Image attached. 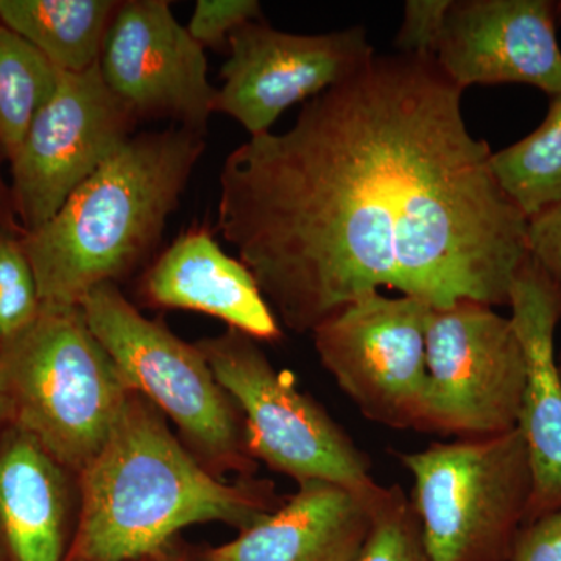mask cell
I'll return each mask as SVG.
<instances>
[{
  "label": "cell",
  "instance_id": "6da1fadb",
  "mask_svg": "<svg viewBox=\"0 0 561 561\" xmlns=\"http://www.w3.org/2000/svg\"><path fill=\"white\" fill-rule=\"evenodd\" d=\"M434 58L373 57L251 136L220 172L217 231L289 330L382 287L431 308L508 306L529 219L491 171Z\"/></svg>",
  "mask_w": 561,
  "mask_h": 561
},
{
  "label": "cell",
  "instance_id": "7a4b0ae2",
  "mask_svg": "<svg viewBox=\"0 0 561 561\" xmlns=\"http://www.w3.org/2000/svg\"><path fill=\"white\" fill-rule=\"evenodd\" d=\"M79 479V523L65 561H146L184 527L219 522L242 531L284 502L264 483L221 482L135 391Z\"/></svg>",
  "mask_w": 561,
  "mask_h": 561
},
{
  "label": "cell",
  "instance_id": "3957f363",
  "mask_svg": "<svg viewBox=\"0 0 561 561\" xmlns=\"http://www.w3.org/2000/svg\"><path fill=\"white\" fill-rule=\"evenodd\" d=\"M205 149V136L175 125L133 135L49 221L24 232L41 306L79 308L150 260Z\"/></svg>",
  "mask_w": 561,
  "mask_h": 561
},
{
  "label": "cell",
  "instance_id": "277c9868",
  "mask_svg": "<svg viewBox=\"0 0 561 561\" xmlns=\"http://www.w3.org/2000/svg\"><path fill=\"white\" fill-rule=\"evenodd\" d=\"M0 393L11 426L80 474L105 445L131 390L80 308L41 306L33 323L0 345Z\"/></svg>",
  "mask_w": 561,
  "mask_h": 561
},
{
  "label": "cell",
  "instance_id": "5b68a950",
  "mask_svg": "<svg viewBox=\"0 0 561 561\" xmlns=\"http://www.w3.org/2000/svg\"><path fill=\"white\" fill-rule=\"evenodd\" d=\"M79 308L128 389L176 424L190 451L213 474L253 471L242 413L197 345L147 319L114 283L92 289Z\"/></svg>",
  "mask_w": 561,
  "mask_h": 561
},
{
  "label": "cell",
  "instance_id": "8992f818",
  "mask_svg": "<svg viewBox=\"0 0 561 561\" xmlns=\"http://www.w3.org/2000/svg\"><path fill=\"white\" fill-rule=\"evenodd\" d=\"M431 561H511L531 500L522 431L398 454Z\"/></svg>",
  "mask_w": 561,
  "mask_h": 561
},
{
  "label": "cell",
  "instance_id": "52a82bcc",
  "mask_svg": "<svg viewBox=\"0 0 561 561\" xmlns=\"http://www.w3.org/2000/svg\"><path fill=\"white\" fill-rule=\"evenodd\" d=\"M254 339L228 328L198 342L214 378L242 413L247 443L260 459L298 483L327 481L375 496L383 489L367 456L330 413L275 370Z\"/></svg>",
  "mask_w": 561,
  "mask_h": 561
},
{
  "label": "cell",
  "instance_id": "ba28073f",
  "mask_svg": "<svg viewBox=\"0 0 561 561\" xmlns=\"http://www.w3.org/2000/svg\"><path fill=\"white\" fill-rule=\"evenodd\" d=\"M420 432L482 438L518 427L526 356L511 317L483 302L432 308Z\"/></svg>",
  "mask_w": 561,
  "mask_h": 561
},
{
  "label": "cell",
  "instance_id": "9c48e42d",
  "mask_svg": "<svg viewBox=\"0 0 561 561\" xmlns=\"http://www.w3.org/2000/svg\"><path fill=\"white\" fill-rule=\"evenodd\" d=\"M431 311L420 298L371 291L313 328L321 364L368 420L421 430Z\"/></svg>",
  "mask_w": 561,
  "mask_h": 561
},
{
  "label": "cell",
  "instance_id": "30bf717a",
  "mask_svg": "<svg viewBox=\"0 0 561 561\" xmlns=\"http://www.w3.org/2000/svg\"><path fill=\"white\" fill-rule=\"evenodd\" d=\"M138 124L106 87L99 65L81 73L61 72L57 91L9 162L11 202L21 230L32 232L49 221L135 135Z\"/></svg>",
  "mask_w": 561,
  "mask_h": 561
},
{
  "label": "cell",
  "instance_id": "8fae6325",
  "mask_svg": "<svg viewBox=\"0 0 561 561\" xmlns=\"http://www.w3.org/2000/svg\"><path fill=\"white\" fill-rule=\"evenodd\" d=\"M216 113L251 136L271 131L284 111L356 76L375 57L364 27L298 35L250 22L231 36Z\"/></svg>",
  "mask_w": 561,
  "mask_h": 561
},
{
  "label": "cell",
  "instance_id": "7c38bea8",
  "mask_svg": "<svg viewBox=\"0 0 561 561\" xmlns=\"http://www.w3.org/2000/svg\"><path fill=\"white\" fill-rule=\"evenodd\" d=\"M110 91L136 119H171L205 136L216 113L205 49L168 0H127L114 14L99 60Z\"/></svg>",
  "mask_w": 561,
  "mask_h": 561
},
{
  "label": "cell",
  "instance_id": "4fadbf2b",
  "mask_svg": "<svg viewBox=\"0 0 561 561\" xmlns=\"http://www.w3.org/2000/svg\"><path fill=\"white\" fill-rule=\"evenodd\" d=\"M551 0H453L434 60L461 90L519 83L561 92Z\"/></svg>",
  "mask_w": 561,
  "mask_h": 561
},
{
  "label": "cell",
  "instance_id": "5bb4252c",
  "mask_svg": "<svg viewBox=\"0 0 561 561\" xmlns=\"http://www.w3.org/2000/svg\"><path fill=\"white\" fill-rule=\"evenodd\" d=\"M508 306L527 365L518 430L530 461V523L561 511V371L553 343L561 287L529 256L513 279Z\"/></svg>",
  "mask_w": 561,
  "mask_h": 561
},
{
  "label": "cell",
  "instance_id": "9a60e30c",
  "mask_svg": "<svg viewBox=\"0 0 561 561\" xmlns=\"http://www.w3.org/2000/svg\"><path fill=\"white\" fill-rule=\"evenodd\" d=\"M375 496L327 481L298 483L297 493L202 561H354L370 534Z\"/></svg>",
  "mask_w": 561,
  "mask_h": 561
},
{
  "label": "cell",
  "instance_id": "2e32d148",
  "mask_svg": "<svg viewBox=\"0 0 561 561\" xmlns=\"http://www.w3.org/2000/svg\"><path fill=\"white\" fill-rule=\"evenodd\" d=\"M140 295L154 308L183 309L225 321L257 342L278 341V317L241 260L228 256L213 231L181 232L140 279Z\"/></svg>",
  "mask_w": 561,
  "mask_h": 561
},
{
  "label": "cell",
  "instance_id": "e0dca14e",
  "mask_svg": "<svg viewBox=\"0 0 561 561\" xmlns=\"http://www.w3.org/2000/svg\"><path fill=\"white\" fill-rule=\"evenodd\" d=\"M68 470L16 426L0 437V534L13 561H65Z\"/></svg>",
  "mask_w": 561,
  "mask_h": 561
},
{
  "label": "cell",
  "instance_id": "ac0fdd59",
  "mask_svg": "<svg viewBox=\"0 0 561 561\" xmlns=\"http://www.w3.org/2000/svg\"><path fill=\"white\" fill-rule=\"evenodd\" d=\"M119 5L116 0H0V24L60 72L81 73L99 65Z\"/></svg>",
  "mask_w": 561,
  "mask_h": 561
},
{
  "label": "cell",
  "instance_id": "d6986e66",
  "mask_svg": "<svg viewBox=\"0 0 561 561\" xmlns=\"http://www.w3.org/2000/svg\"><path fill=\"white\" fill-rule=\"evenodd\" d=\"M491 171L527 219L561 203V92L537 130L491 154Z\"/></svg>",
  "mask_w": 561,
  "mask_h": 561
},
{
  "label": "cell",
  "instance_id": "ffe728a7",
  "mask_svg": "<svg viewBox=\"0 0 561 561\" xmlns=\"http://www.w3.org/2000/svg\"><path fill=\"white\" fill-rule=\"evenodd\" d=\"M60 76L32 44L0 24V160L7 164L57 91Z\"/></svg>",
  "mask_w": 561,
  "mask_h": 561
},
{
  "label": "cell",
  "instance_id": "44dd1931",
  "mask_svg": "<svg viewBox=\"0 0 561 561\" xmlns=\"http://www.w3.org/2000/svg\"><path fill=\"white\" fill-rule=\"evenodd\" d=\"M20 227L0 228V345L24 331L41 311L38 284Z\"/></svg>",
  "mask_w": 561,
  "mask_h": 561
},
{
  "label": "cell",
  "instance_id": "7402d4cb",
  "mask_svg": "<svg viewBox=\"0 0 561 561\" xmlns=\"http://www.w3.org/2000/svg\"><path fill=\"white\" fill-rule=\"evenodd\" d=\"M354 561H431L419 516L401 486H389L375 507L370 534Z\"/></svg>",
  "mask_w": 561,
  "mask_h": 561
},
{
  "label": "cell",
  "instance_id": "603a6c76",
  "mask_svg": "<svg viewBox=\"0 0 561 561\" xmlns=\"http://www.w3.org/2000/svg\"><path fill=\"white\" fill-rule=\"evenodd\" d=\"M256 0H198L187 32L203 49H228L231 36L243 25L261 21Z\"/></svg>",
  "mask_w": 561,
  "mask_h": 561
},
{
  "label": "cell",
  "instance_id": "cb8c5ba5",
  "mask_svg": "<svg viewBox=\"0 0 561 561\" xmlns=\"http://www.w3.org/2000/svg\"><path fill=\"white\" fill-rule=\"evenodd\" d=\"M453 0H408L394 47L402 55L434 58Z\"/></svg>",
  "mask_w": 561,
  "mask_h": 561
},
{
  "label": "cell",
  "instance_id": "d4e9b609",
  "mask_svg": "<svg viewBox=\"0 0 561 561\" xmlns=\"http://www.w3.org/2000/svg\"><path fill=\"white\" fill-rule=\"evenodd\" d=\"M530 260L561 287V203L529 219Z\"/></svg>",
  "mask_w": 561,
  "mask_h": 561
},
{
  "label": "cell",
  "instance_id": "484cf974",
  "mask_svg": "<svg viewBox=\"0 0 561 561\" xmlns=\"http://www.w3.org/2000/svg\"><path fill=\"white\" fill-rule=\"evenodd\" d=\"M511 561H561V511L524 524Z\"/></svg>",
  "mask_w": 561,
  "mask_h": 561
},
{
  "label": "cell",
  "instance_id": "4316f807",
  "mask_svg": "<svg viewBox=\"0 0 561 561\" xmlns=\"http://www.w3.org/2000/svg\"><path fill=\"white\" fill-rule=\"evenodd\" d=\"M2 164L3 161L0 160V228L20 227L14 216L13 202H11L10 183L3 176Z\"/></svg>",
  "mask_w": 561,
  "mask_h": 561
},
{
  "label": "cell",
  "instance_id": "83f0119b",
  "mask_svg": "<svg viewBox=\"0 0 561 561\" xmlns=\"http://www.w3.org/2000/svg\"><path fill=\"white\" fill-rule=\"evenodd\" d=\"M11 424L10 409L5 398L0 393V431H5Z\"/></svg>",
  "mask_w": 561,
  "mask_h": 561
},
{
  "label": "cell",
  "instance_id": "f1b7e54d",
  "mask_svg": "<svg viewBox=\"0 0 561 561\" xmlns=\"http://www.w3.org/2000/svg\"><path fill=\"white\" fill-rule=\"evenodd\" d=\"M146 561H180V560L176 559L175 556H172L171 552L165 551V552H162L161 556L153 557V559H149Z\"/></svg>",
  "mask_w": 561,
  "mask_h": 561
},
{
  "label": "cell",
  "instance_id": "f546056e",
  "mask_svg": "<svg viewBox=\"0 0 561 561\" xmlns=\"http://www.w3.org/2000/svg\"><path fill=\"white\" fill-rule=\"evenodd\" d=\"M553 14H556L557 24L561 22V0L553 2Z\"/></svg>",
  "mask_w": 561,
  "mask_h": 561
},
{
  "label": "cell",
  "instance_id": "4dcf8cb0",
  "mask_svg": "<svg viewBox=\"0 0 561 561\" xmlns=\"http://www.w3.org/2000/svg\"><path fill=\"white\" fill-rule=\"evenodd\" d=\"M560 364H561V354H560Z\"/></svg>",
  "mask_w": 561,
  "mask_h": 561
},
{
  "label": "cell",
  "instance_id": "1f68e13d",
  "mask_svg": "<svg viewBox=\"0 0 561 561\" xmlns=\"http://www.w3.org/2000/svg\"><path fill=\"white\" fill-rule=\"evenodd\" d=\"M560 371H561V364H560Z\"/></svg>",
  "mask_w": 561,
  "mask_h": 561
},
{
  "label": "cell",
  "instance_id": "d6a6232c",
  "mask_svg": "<svg viewBox=\"0 0 561 561\" xmlns=\"http://www.w3.org/2000/svg\"><path fill=\"white\" fill-rule=\"evenodd\" d=\"M0 561H2V559H0Z\"/></svg>",
  "mask_w": 561,
  "mask_h": 561
}]
</instances>
